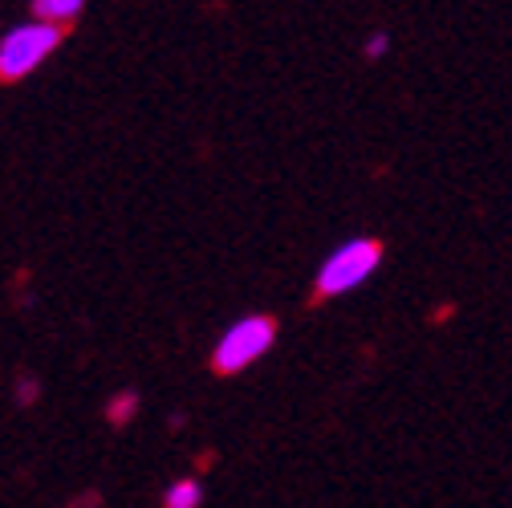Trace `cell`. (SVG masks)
Here are the masks:
<instances>
[{"mask_svg": "<svg viewBox=\"0 0 512 508\" xmlns=\"http://www.w3.org/2000/svg\"><path fill=\"white\" fill-rule=\"evenodd\" d=\"M33 21H45V25H57L66 29L70 21L82 17V0H33Z\"/></svg>", "mask_w": 512, "mask_h": 508, "instance_id": "277c9868", "label": "cell"}, {"mask_svg": "<svg viewBox=\"0 0 512 508\" xmlns=\"http://www.w3.org/2000/svg\"><path fill=\"white\" fill-rule=\"evenodd\" d=\"M135 411H139V395H135V391H118V395L106 403V419L118 423V427H122V423H131Z\"/></svg>", "mask_w": 512, "mask_h": 508, "instance_id": "8992f818", "label": "cell"}, {"mask_svg": "<svg viewBox=\"0 0 512 508\" xmlns=\"http://www.w3.org/2000/svg\"><path fill=\"white\" fill-rule=\"evenodd\" d=\"M21 383H25V387H21V403L29 407V403H33L37 395H41V387H33V378H21Z\"/></svg>", "mask_w": 512, "mask_h": 508, "instance_id": "ba28073f", "label": "cell"}, {"mask_svg": "<svg viewBox=\"0 0 512 508\" xmlns=\"http://www.w3.org/2000/svg\"><path fill=\"white\" fill-rule=\"evenodd\" d=\"M378 265H382V240L358 236V240L338 244L313 277V301H330V297H342V293L358 289Z\"/></svg>", "mask_w": 512, "mask_h": 508, "instance_id": "6da1fadb", "label": "cell"}, {"mask_svg": "<svg viewBox=\"0 0 512 508\" xmlns=\"http://www.w3.org/2000/svg\"><path fill=\"white\" fill-rule=\"evenodd\" d=\"M66 29L45 25V21H25L13 25L5 37H0V82H21L29 78L41 61L61 45Z\"/></svg>", "mask_w": 512, "mask_h": 508, "instance_id": "3957f363", "label": "cell"}, {"mask_svg": "<svg viewBox=\"0 0 512 508\" xmlns=\"http://www.w3.org/2000/svg\"><path fill=\"white\" fill-rule=\"evenodd\" d=\"M200 504H204V484L191 480V476L175 480V484L163 492V508H200Z\"/></svg>", "mask_w": 512, "mask_h": 508, "instance_id": "5b68a950", "label": "cell"}, {"mask_svg": "<svg viewBox=\"0 0 512 508\" xmlns=\"http://www.w3.org/2000/svg\"><path fill=\"white\" fill-rule=\"evenodd\" d=\"M387 45H391V41H387V33H374V37L366 41L362 57H370V61H374V57H382V53H387Z\"/></svg>", "mask_w": 512, "mask_h": 508, "instance_id": "52a82bcc", "label": "cell"}, {"mask_svg": "<svg viewBox=\"0 0 512 508\" xmlns=\"http://www.w3.org/2000/svg\"><path fill=\"white\" fill-rule=\"evenodd\" d=\"M277 342V317L269 313H248L236 326H228L212 350V370L216 374H240L256 358H265Z\"/></svg>", "mask_w": 512, "mask_h": 508, "instance_id": "7a4b0ae2", "label": "cell"}]
</instances>
